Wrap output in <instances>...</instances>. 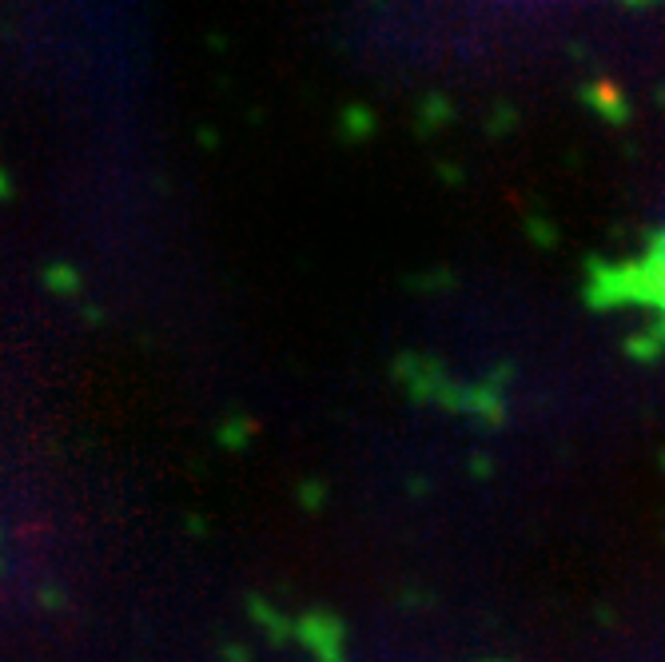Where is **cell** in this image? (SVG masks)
<instances>
[{
    "label": "cell",
    "mask_w": 665,
    "mask_h": 662,
    "mask_svg": "<svg viewBox=\"0 0 665 662\" xmlns=\"http://www.w3.org/2000/svg\"><path fill=\"white\" fill-rule=\"evenodd\" d=\"M44 284H48V292H56V296H77V292H80L77 267H68V264L48 267V272H44Z\"/></svg>",
    "instance_id": "cell-1"
},
{
    "label": "cell",
    "mask_w": 665,
    "mask_h": 662,
    "mask_svg": "<svg viewBox=\"0 0 665 662\" xmlns=\"http://www.w3.org/2000/svg\"><path fill=\"white\" fill-rule=\"evenodd\" d=\"M9 192H12V180H9V172L0 168V199H9Z\"/></svg>",
    "instance_id": "cell-2"
}]
</instances>
